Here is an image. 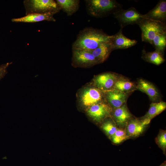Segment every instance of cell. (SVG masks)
Here are the masks:
<instances>
[{
  "instance_id": "obj_1",
  "label": "cell",
  "mask_w": 166,
  "mask_h": 166,
  "mask_svg": "<svg viewBox=\"0 0 166 166\" xmlns=\"http://www.w3.org/2000/svg\"><path fill=\"white\" fill-rule=\"evenodd\" d=\"M113 35H109L102 31L87 28L81 31L72 45V49L92 51L101 44L110 42Z\"/></svg>"
},
{
  "instance_id": "obj_2",
  "label": "cell",
  "mask_w": 166,
  "mask_h": 166,
  "mask_svg": "<svg viewBox=\"0 0 166 166\" xmlns=\"http://www.w3.org/2000/svg\"><path fill=\"white\" fill-rule=\"evenodd\" d=\"M137 24L141 30L142 41L151 44L152 40L156 35L166 31L165 23L147 18L143 19Z\"/></svg>"
},
{
  "instance_id": "obj_3",
  "label": "cell",
  "mask_w": 166,
  "mask_h": 166,
  "mask_svg": "<svg viewBox=\"0 0 166 166\" xmlns=\"http://www.w3.org/2000/svg\"><path fill=\"white\" fill-rule=\"evenodd\" d=\"M86 2L89 12L95 17L103 16L121 9L120 5L115 0H89Z\"/></svg>"
},
{
  "instance_id": "obj_4",
  "label": "cell",
  "mask_w": 166,
  "mask_h": 166,
  "mask_svg": "<svg viewBox=\"0 0 166 166\" xmlns=\"http://www.w3.org/2000/svg\"><path fill=\"white\" fill-rule=\"evenodd\" d=\"M78 99L80 104L87 109L105 101L104 92L93 85L85 87L81 89Z\"/></svg>"
},
{
  "instance_id": "obj_5",
  "label": "cell",
  "mask_w": 166,
  "mask_h": 166,
  "mask_svg": "<svg viewBox=\"0 0 166 166\" xmlns=\"http://www.w3.org/2000/svg\"><path fill=\"white\" fill-rule=\"evenodd\" d=\"M24 4L26 15L49 12L57 13L60 9L56 1L53 0H26L24 1Z\"/></svg>"
},
{
  "instance_id": "obj_6",
  "label": "cell",
  "mask_w": 166,
  "mask_h": 166,
  "mask_svg": "<svg viewBox=\"0 0 166 166\" xmlns=\"http://www.w3.org/2000/svg\"><path fill=\"white\" fill-rule=\"evenodd\" d=\"M114 16L123 27L130 24H138L145 18L135 8L132 7L126 10L120 9L113 13Z\"/></svg>"
},
{
  "instance_id": "obj_7",
  "label": "cell",
  "mask_w": 166,
  "mask_h": 166,
  "mask_svg": "<svg viewBox=\"0 0 166 166\" xmlns=\"http://www.w3.org/2000/svg\"><path fill=\"white\" fill-rule=\"evenodd\" d=\"M112 109L106 101L93 105L87 109L88 116L97 123H102L111 117Z\"/></svg>"
},
{
  "instance_id": "obj_8",
  "label": "cell",
  "mask_w": 166,
  "mask_h": 166,
  "mask_svg": "<svg viewBox=\"0 0 166 166\" xmlns=\"http://www.w3.org/2000/svg\"><path fill=\"white\" fill-rule=\"evenodd\" d=\"M72 63L76 67H88L99 64L91 51L73 49Z\"/></svg>"
},
{
  "instance_id": "obj_9",
  "label": "cell",
  "mask_w": 166,
  "mask_h": 166,
  "mask_svg": "<svg viewBox=\"0 0 166 166\" xmlns=\"http://www.w3.org/2000/svg\"><path fill=\"white\" fill-rule=\"evenodd\" d=\"M118 74L107 72L98 75L93 80V85L104 92L113 89Z\"/></svg>"
},
{
  "instance_id": "obj_10",
  "label": "cell",
  "mask_w": 166,
  "mask_h": 166,
  "mask_svg": "<svg viewBox=\"0 0 166 166\" xmlns=\"http://www.w3.org/2000/svg\"><path fill=\"white\" fill-rule=\"evenodd\" d=\"M150 122L133 117L128 121L125 131L129 139L138 137L141 135Z\"/></svg>"
},
{
  "instance_id": "obj_11",
  "label": "cell",
  "mask_w": 166,
  "mask_h": 166,
  "mask_svg": "<svg viewBox=\"0 0 166 166\" xmlns=\"http://www.w3.org/2000/svg\"><path fill=\"white\" fill-rule=\"evenodd\" d=\"M106 102L114 109L126 104L130 93H126L114 89L104 91Z\"/></svg>"
},
{
  "instance_id": "obj_12",
  "label": "cell",
  "mask_w": 166,
  "mask_h": 166,
  "mask_svg": "<svg viewBox=\"0 0 166 166\" xmlns=\"http://www.w3.org/2000/svg\"><path fill=\"white\" fill-rule=\"evenodd\" d=\"M111 117L118 128H125L130 119L133 117L126 105L124 104L120 107L113 109Z\"/></svg>"
},
{
  "instance_id": "obj_13",
  "label": "cell",
  "mask_w": 166,
  "mask_h": 166,
  "mask_svg": "<svg viewBox=\"0 0 166 166\" xmlns=\"http://www.w3.org/2000/svg\"><path fill=\"white\" fill-rule=\"evenodd\" d=\"M123 27L121 26L119 31L113 35L110 43L113 51L117 49H126L133 46L136 44L137 41L130 39L123 34Z\"/></svg>"
},
{
  "instance_id": "obj_14",
  "label": "cell",
  "mask_w": 166,
  "mask_h": 166,
  "mask_svg": "<svg viewBox=\"0 0 166 166\" xmlns=\"http://www.w3.org/2000/svg\"><path fill=\"white\" fill-rule=\"evenodd\" d=\"M136 89L146 93L152 102L160 101V93L152 83L143 79H139L136 84Z\"/></svg>"
},
{
  "instance_id": "obj_15",
  "label": "cell",
  "mask_w": 166,
  "mask_h": 166,
  "mask_svg": "<svg viewBox=\"0 0 166 166\" xmlns=\"http://www.w3.org/2000/svg\"><path fill=\"white\" fill-rule=\"evenodd\" d=\"M56 13L49 12L43 13H32L25 16L18 18H14L12 21L16 22H34L43 21H56L53 15Z\"/></svg>"
},
{
  "instance_id": "obj_16",
  "label": "cell",
  "mask_w": 166,
  "mask_h": 166,
  "mask_svg": "<svg viewBox=\"0 0 166 166\" xmlns=\"http://www.w3.org/2000/svg\"><path fill=\"white\" fill-rule=\"evenodd\" d=\"M144 15L145 18L165 23L166 0H160L154 8Z\"/></svg>"
},
{
  "instance_id": "obj_17",
  "label": "cell",
  "mask_w": 166,
  "mask_h": 166,
  "mask_svg": "<svg viewBox=\"0 0 166 166\" xmlns=\"http://www.w3.org/2000/svg\"><path fill=\"white\" fill-rule=\"evenodd\" d=\"M112 51L110 42H109L101 44L91 52L99 63H101L107 59Z\"/></svg>"
},
{
  "instance_id": "obj_18",
  "label": "cell",
  "mask_w": 166,
  "mask_h": 166,
  "mask_svg": "<svg viewBox=\"0 0 166 166\" xmlns=\"http://www.w3.org/2000/svg\"><path fill=\"white\" fill-rule=\"evenodd\" d=\"M113 89L123 93H130L136 90V84L127 78L119 75Z\"/></svg>"
},
{
  "instance_id": "obj_19",
  "label": "cell",
  "mask_w": 166,
  "mask_h": 166,
  "mask_svg": "<svg viewBox=\"0 0 166 166\" xmlns=\"http://www.w3.org/2000/svg\"><path fill=\"white\" fill-rule=\"evenodd\" d=\"M166 108V103L164 101L152 102L150 105L147 113L140 118L151 121L152 118L163 112Z\"/></svg>"
},
{
  "instance_id": "obj_20",
  "label": "cell",
  "mask_w": 166,
  "mask_h": 166,
  "mask_svg": "<svg viewBox=\"0 0 166 166\" xmlns=\"http://www.w3.org/2000/svg\"><path fill=\"white\" fill-rule=\"evenodd\" d=\"M56 2L60 9L68 16H71L78 9L79 1L78 0H57Z\"/></svg>"
},
{
  "instance_id": "obj_21",
  "label": "cell",
  "mask_w": 166,
  "mask_h": 166,
  "mask_svg": "<svg viewBox=\"0 0 166 166\" xmlns=\"http://www.w3.org/2000/svg\"><path fill=\"white\" fill-rule=\"evenodd\" d=\"M141 57L145 61L157 65H160L165 61L163 54L156 50L147 52L143 49Z\"/></svg>"
},
{
  "instance_id": "obj_22",
  "label": "cell",
  "mask_w": 166,
  "mask_h": 166,
  "mask_svg": "<svg viewBox=\"0 0 166 166\" xmlns=\"http://www.w3.org/2000/svg\"><path fill=\"white\" fill-rule=\"evenodd\" d=\"M152 44L156 50L163 54L166 47V31L156 35L152 40Z\"/></svg>"
},
{
  "instance_id": "obj_23",
  "label": "cell",
  "mask_w": 166,
  "mask_h": 166,
  "mask_svg": "<svg viewBox=\"0 0 166 166\" xmlns=\"http://www.w3.org/2000/svg\"><path fill=\"white\" fill-rule=\"evenodd\" d=\"M101 128L110 138L116 131L118 128L111 117L106 118L102 122Z\"/></svg>"
},
{
  "instance_id": "obj_24",
  "label": "cell",
  "mask_w": 166,
  "mask_h": 166,
  "mask_svg": "<svg viewBox=\"0 0 166 166\" xmlns=\"http://www.w3.org/2000/svg\"><path fill=\"white\" fill-rule=\"evenodd\" d=\"M125 128H118L115 132L109 138L113 143L119 144L129 139L127 136Z\"/></svg>"
},
{
  "instance_id": "obj_25",
  "label": "cell",
  "mask_w": 166,
  "mask_h": 166,
  "mask_svg": "<svg viewBox=\"0 0 166 166\" xmlns=\"http://www.w3.org/2000/svg\"><path fill=\"white\" fill-rule=\"evenodd\" d=\"M156 143L166 155V131L160 129L155 139Z\"/></svg>"
},
{
  "instance_id": "obj_26",
  "label": "cell",
  "mask_w": 166,
  "mask_h": 166,
  "mask_svg": "<svg viewBox=\"0 0 166 166\" xmlns=\"http://www.w3.org/2000/svg\"><path fill=\"white\" fill-rule=\"evenodd\" d=\"M11 64V63H7L0 65V80L6 74L7 68Z\"/></svg>"
},
{
  "instance_id": "obj_27",
  "label": "cell",
  "mask_w": 166,
  "mask_h": 166,
  "mask_svg": "<svg viewBox=\"0 0 166 166\" xmlns=\"http://www.w3.org/2000/svg\"><path fill=\"white\" fill-rule=\"evenodd\" d=\"M159 166H166V161L162 163Z\"/></svg>"
}]
</instances>
